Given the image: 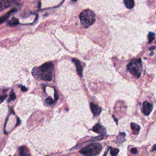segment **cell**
<instances>
[{
	"instance_id": "cell-1",
	"label": "cell",
	"mask_w": 156,
	"mask_h": 156,
	"mask_svg": "<svg viewBox=\"0 0 156 156\" xmlns=\"http://www.w3.org/2000/svg\"><path fill=\"white\" fill-rule=\"evenodd\" d=\"M54 65L51 62L43 64L38 68H35L32 74L36 79L44 81H51L52 79Z\"/></svg>"
},
{
	"instance_id": "cell-2",
	"label": "cell",
	"mask_w": 156,
	"mask_h": 156,
	"mask_svg": "<svg viewBox=\"0 0 156 156\" xmlns=\"http://www.w3.org/2000/svg\"><path fill=\"white\" fill-rule=\"evenodd\" d=\"M79 19L82 26L85 28H88L95 22V14L92 10H84L79 15Z\"/></svg>"
},
{
	"instance_id": "cell-3",
	"label": "cell",
	"mask_w": 156,
	"mask_h": 156,
	"mask_svg": "<svg viewBox=\"0 0 156 156\" xmlns=\"http://www.w3.org/2000/svg\"><path fill=\"white\" fill-rule=\"evenodd\" d=\"M128 70L130 73L136 76V78H139L141 76L142 71V64L140 59L132 60L131 62L128 65Z\"/></svg>"
},
{
	"instance_id": "cell-4",
	"label": "cell",
	"mask_w": 156,
	"mask_h": 156,
	"mask_svg": "<svg viewBox=\"0 0 156 156\" xmlns=\"http://www.w3.org/2000/svg\"><path fill=\"white\" fill-rule=\"evenodd\" d=\"M102 146L99 143H92L90 145L80 150V153L86 156H92L98 155L101 152Z\"/></svg>"
},
{
	"instance_id": "cell-5",
	"label": "cell",
	"mask_w": 156,
	"mask_h": 156,
	"mask_svg": "<svg viewBox=\"0 0 156 156\" xmlns=\"http://www.w3.org/2000/svg\"><path fill=\"white\" fill-rule=\"evenodd\" d=\"M20 0H0V11H2L14 4L19 3Z\"/></svg>"
},
{
	"instance_id": "cell-6",
	"label": "cell",
	"mask_w": 156,
	"mask_h": 156,
	"mask_svg": "<svg viewBox=\"0 0 156 156\" xmlns=\"http://www.w3.org/2000/svg\"><path fill=\"white\" fill-rule=\"evenodd\" d=\"M152 110V105L148 102H144L143 106V112L144 115H148Z\"/></svg>"
},
{
	"instance_id": "cell-7",
	"label": "cell",
	"mask_w": 156,
	"mask_h": 156,
	"mask_svg": "<svg viewBox=\"0 0 156 156\" xmlns=\"http://www.w3.org/2000/svg\"><path fill=\"white\" fill-rule=\"evenodd\" d=\"M90 106H91L92 112H93L94 115H95V116H98V115L101 114V108H100L98 106H97L96 104L92 103V104H90Z\"/></svg>"
},
{
	"instance_id": "cell-8",
	"label": "cell",
	"mask_w": 156,
	"mask_h": 156,
	"mask_svg": "<svg viewBox=\"0 0 156 156\" xmlns=\"http://www.w3.org/2000/svg\"><path fill=\"white\" fill-rule=\"evenodd\" d=\"M16 9H13L10 10L9 12H8L6 14L3 15V16H1V17H0V24H1V23H2L3 22H4L5 21H6L9 18L10 15L14 13V12H16Z\"/></svg>"
},
{
	"instance_id": "cell-9",
	"label": "cell",
	"mask_w": 156,
	"mask_h": 156,
	"mask_svg": "<svg viewBox=\"0 0 156 156\" xmlns=\"http://www.w3.org/2000/svg\"><path fill=\"white\" fill-rule=\"evenodd\" d=\"M73 61L74 62L76 67L77 68V72L78 74H79V76H82V68L81 65H80V62L78 60L76 59H74Z\"/></svg>"
},
{
	"instance_id": "cell-10",
	"label": "cell",
	"mask_w": 156,
	"mask_h": 156,
	"mask_svg": "<svg viewBox=\"0 0 156 156\" xmlns=\"http://www.w3.org/2000/svg\"><path fill=\"white\" fill-rule=\"evenodd\" d=\"M93 131L97 132V133H99V134H104L106 132L105 129H104L102 126H100L99 124H98L96 125L95 126L93 127Z\"/></svg>"
},
{
	"instance_id": "cell-11",
	"label": "cell",
	"mask_w": 156,
	"mask_h": 156,
	"mask_svg": "<svg viewBox=\"0 0 156 156\" xmlns=\"http://www.w3.org/2000/svg\"><path fill=\"white\" fill-rule=\"evenodd\" d=\"M124 2L128 9H132L134 7L135 3L134 0H124Z\"/></svg>"
},
{
	"instance_id": "cell-12",
	"label": "cell",
	"mask_w": 156,
	"mask_h": 156,
	"mask_svg": "<svg viewBox=\"0 0 156 156\" xmlns=\"http://www.w3.org/2000/svg\"><path fill=\"white\" fill-rule=\"evenodd\" d=\"M20 152L21 156H29V153L28 148L25 146H22L20 148Z\"/></svg>"
},
{
	"instance_id": "cell-13",
	"label": "cell",
	"mask_w": 156,
	"mask_h": 156,
	"mask_svg": "<svg viewBox=\"0 0 156 156\" xmlns=\"http://www.w3.org/2000/svg\"><path fill=\"white\" fill-rule=\"evenodd\" d=\"M18 23H19L18 20L15 18H13L9 21V23H8V24H9V26H15V25L18 24Z\"/></svg>"
},
{
	"instance_id": "cell-14",
	"label": "cell",
	"mask_w": 156,
	"mask_h": 156,
	"mask_svg": "<svg viewBox=\"0 0 156 156\" xmlns=\"http://www.w3.org/2000/svg\"><path fill=\"white\" fill-rule=\"evenodd\" d=\"M15 98H16V95H15V93L14 92V91H12L11 92L10 94L9 100H8V102H10V101L14 100L15 99Z\"/></svg>"
},
{
	"instance_id": "cell-15",
	"label": "cell",
	"mask_w": 156,
	"mask_h": 156,
	"mask_svg": "<svg viewBox=\"0 0 156 156\" xmlns=\"http://www.w3.org/2000/svg\"><path fill=\"white\" fill-rule=\"evenodd\" d=\"M44 101L48 105H52L54 103V101L52 98H48L46 99Z\"/></svg>"
},
{
	"instance_id": "cell-16",
	"label": "cell",
	"mask_w": 156,
	"mask_h": 156,
	"mask_svg": "<svg viewBox=\"0 0 156 156\" xmlns=\"http://www.w3.org/2000/svg\"><path fill=\"white\" fill-rule=\"evenodd\" d=\"M131 128L134 130H135V131H138V130H140V127L135 123L131 124Z\"/></svg>"
},
{
	"instance_id": "cell-17",
	"label": "cell",
	"mask_w": 156,
	"mask_h": 156,
	"mask_svg": "<svg viewBox=\"0 0 156 156\" xmlns=\"http://www.w3.org/2000/svg\"><path fill=\"white\" fill-rule=\"evenodd\" d=\"M118 153V150L117 149H112L111 150V155L112 156H116Z\"/></svg>"
},
{
	"instance_id": "cell-18",
	"label": "cell",
	"mask_w": 156,
	"mask_h": 156,
	"mask_svg": "<svg viewBox=\"0 0 156 156\" xmlns=\"http://www.w3.org/2000/svg\"><path fill=\"white\" fill-rule=\"evenodd\" d=\"M148 38H149V42H151L152 40L154 38V33L150 32L148 35Z\"/></svg>"
},
{
	"instance_id": "cell-19",
	"label": "cell",
	"mask_w": 156,
	"mask_h": 156,
	"mask_svg": "<svg viewBox=\"0 0 156 156\" xmlns=\"http://www.w3.org/2000/svg\"><path fill=\"white\" fill-rule=\"evenodd\" d=\"M6 97H7L6 95H4V96H0V104H1V103L5 100Z\"/></svg>"
},
{
	"instance_id": "cell-20",
	"label": "cell",
	"mask_w": 156,
	"mask_h": 156,
	"mask_svg": "<svg viewBox=\"0 0 156 156\" xmlns=\"http://www.w3.org/2000/svg\"><path fill=\"white\" fill-rule=\"evenodd\" d=\"M54 96H55V100L57 101L58 99V93H57L56 90H55V94H54Z\"/></svg>"
},
{
	"instance_id": "cell-21",
	"label": "cell",
	"mask_w": 156,
	"mask_h": 156,
	"mask_svg": "<svg viewBox=\"0 0 156 156\" xmlns=\"http://www.w3.org/2000/svg\"><path fill=\"white\" fill-rule=\"evenodd\" d=\"M131 152H132V153H136V152H137V150H136V149H134V148L132 149V150H131Z\"/></svg>"
},
{
	"instance_id": "cell-22",
	"label": "cell",
	"mask_w": 156,
	"mask_h": 156,
	"mask_svg": "<svg viewBox=\"0 0 156 156\" xmlns=\"http://www.w3.org/2000/svg\"><path fill=\"white\" fill-rule=\"evenodd\" d=\"M22 90L23 92H26V91H27V88H26V87H24V86H22Z\"/></svg>"
},
{
	"instance_id": "cell-23",
	"label": "cell",
	"mask_w": 156,
	"mask_h": 156,
	"mask_svg": "<svg viewBox=\"0 0 156 156\" xmlns=\"http://www.w3.org/2000/svg\"><path fill=\"white\" fill-rule=\"evenodd\" d=\"M73 1H76V0H73Z\"/></svg>"
}]
</instances>
